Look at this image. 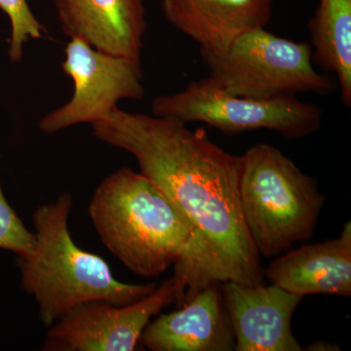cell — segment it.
<instances>
[{
    "mask_svg": "<svg viewBox=\"0 0 351 351\" xmlns=\"http://www.w3.org/2000/svg\"><path fill=\"white\" fill-rule=\"evenodd\" d=\"M91 125L98 140L135 157L141 174L162 189L193 225L191 239L174 265L178 307L212 284L265 285L240 203L241 156L219 147L202 129L191 131L173 117L117 108Z\"/></svg>",
    "mask_w": 351,
    "mask_h": 351,
    "instance_id": "1",
    "label": "cell"
},
{
    "mask_svg": "<svg viewBox=\"0 0 351 351\" xmlns=\"http://www.w3.org/2000/svg\"><path fill=\"white\" fill-rule=\"evenodd\" d=\"M71 193L40 205L32 213L36 246L19 258L21 286L34 298L38 317L50 327L84 302L104 300L126 306L156 290V283L129 284L117 280L100 256L82 250L69 230L73 208Z\"/></svg>",
    "mask_w": 351,
    "mask_h": 351,
    "instance_id": "2",
    "label": "cell"
},
{
    "mask_svg": "<svg viewBox=\"0 0 351 351\" xmlns=\"http://www.w3.org/2000/svg\"><path fill=\"white\" fill-rule=\"evenodd\" d=\"M88 212L108 250L145 278L161 276L174 265L193 234V225L174 201L129 167L101 182Z\"/></svg>",
    "mask_w": 351,
    "mask_h": 351,
    "instance_id": "3",
    "label": "cell"
},
{
    "mask_svg": "<svg viewBox=\"0 0 351 351\" xmlns=\"http://www.w3.org/2000/svg\"><path fill=\"white\" fill-rule=\"evenodd\" d=\"M239 196L245 225L265 258L311 239L325 203L317 181L265 143L241 156Z\"/></svg>",
    "mask_w": 351,
    "mask_h": 351,
    "instance_id": "4",
    "label": "cell"
},
{
    "mask_svg": "<svg viewBox=\"0 0 351 351\" xmlns=\"http://www.w3.org/2000/svg\"><path fill=\"white\" fill-rule=\"evenodd\" d=\"M208 77L226 93L246 98L276 99L299 93L326 95L338 88L335 76L314 69L313 47L267 32H247L225 52L200 51Z\"/></svg>",
    "mask_w": 351,
    "mask_h": 351,
    "instance_id": "5",
    "label": "cell"
},
{
    "mask_svg": "<svg viewBox=\"0 0 351 351\" xmlns=\"http://www.w3.org/2000/svg\"><path fill=\"white\" fill-rule=\"evenodd\" d=\"M156 117L201 122L228 136L244 132L274 131L290 140L308 137L321 128L322 110L295 96L276 99L246 98L221 90L209 77L189 83L181 92L154 99Z\"/></svg>",
    "mask_w": 351,
    "mask_h": 351,
    "instance_id": "6",
    "label": "cell"
},
{
    "mask_svg": "<svg viewBox=\"0 0 351 351\" xmlns=\"http://www.w3.org/2000/svg\"><path fill=\"white\" fill-rule=\"evenodd\" d=\"M64 73L73 83L71 100L39 121V130L54 134L82 123L92 124L112 112L122 100H141L145 88L141 64L96 49L71 38L64 50Z\"/></svg>",
    "mask_w": 351,
    "mask_h": 351,
    "instance_id": "7",
    "label": "cell"
},
{
    "mask_svg": "<svg viewBox=\"0 0 351 351\" xmlns=\"http://www.w3.org/2000/svg\"><path fill=\"white\" fill-rule=\"evenodd\" d=\"M174 279L126 306L98 300L84 302L49 327L45 351H133L154 316L174 304Z\"/></svg>",
    "mask_w": 351,
    "mask_h": 351,
    "instance_id": "8",
    "label": "cell"
},
{
    "mask_svg": "<svg viewBox=\"0 0 351 351\" xmlns=\"http://www.w3.org/2000/svg\"><path fill=\"white\" fill-rule=\"evenodd\" d=\"M237 351L304 350L292 330L302 298L278 286L219 283Z\"/></svg>",
    "mask_w": 351,
    "mask_h": 351,
    "instance_id": "9",
    "label": "cell"
},
{
    "mask_svg": "<svg viewBox=\"0 0 351 351\" xmlns=\"http://www.w3.org/2000/svg\"><path fill=\"white\" fill-rule=\"evenodd\" d=\"M55 5L69 38L141 64L147 27L143 0H55Z\"/></svg>",
    "mask_w": 351,
    "mask_h": 351,
    "instance_id": "10",
    "label": "cell"
},
{
    "mask_svg": "<svg viewBox=\"0 0 351 351\" xmlns=\"http://www.w3.org/2000/svg\"><path fill=\"white\" fill-rule=\"evenodd\" d=\"M140 343L152 351L235 350L219 284L208 286L177 311L149 322Z\"/></svg>",
    "mask_w": 351,
    "mask_h": 351,
    "instance_id": "11",
    "label": "cell"
},
{
    "mask_svg": "<svg viewBox=\"0 0 351 351\" xmlns=\"http://www.w3.org/2000/svg\"><path fill=\"white\" fill-rule=\"evenodd\" d=\"M274 0H162L166 19L205 52H225L247 32L267 27Z\"/></svg>",
    "mask_w": 351,
    "mask_h": 351,
    "instance_id": "12",
    "label": "cell"
},
{
    "mask_svg": "<svg viewBox=\"0 0 351 351\" xmlns=\"http://www.w3.org/2000/svg\"><path fill=\"white\" fill-rule=\"evenodd\" d=\"M270 283L301 298L351 295V221L338 237L304 245L274 261L263 270Z\"/></svg>",
    "mask_w": 351,
    "mask_h": 351,
    "instance_id": "13",
    "label": "cell"
},
{
    "mask_svg": "<svg viewBox=\"0 0 351 351\" xmlns=\"http://www.w3.org/2000/svg\"><path fill=\"white\" fill-rule=\"evenodd\" d=\"M307 29L313 62L336 77L341 99L351 107V0H320Z\"/></svg>",
    "mask_w": 351,
    "mask_h": 351,
    "instance_id": "14",
    "label": "cell"
},
{
    "mask_svg": "<svg viewBox=\"0 0 351 351\" xmlns=\"http://www.w3.org/2000/svg\"><path fill=\"white\" fill-rule=\"evenodd\" d=\"M0 9L10 20L9 60L13 64L20 63L25 44L31 39L43 38L45 29L32 12L27 0H0Z\"/></svg>",
    "mask_w": 351,
    "mask_h": 351,
    "instance_id": "15",
    "label": "cell"
},
{
    "mask_svg": "<svg viewBox=\"0 0 351 351\" xmlns=\"http://www.w3.org/2000/svg\"><path fill=\"white\" fill-rule=\"evenodd\" d=\"M36 246V233L31 232L7 201L0 184V249L29 257Z\"/></svg>",
    "mask_w": 351,
    "mask_h": 351,
    "instance_id": "16",
    "label": "cell"
},
{
    "mask_svg": "<svg viewBox=\"0 0 351 351\" xmlns=\"http://www.w3.org/2000/svg\"><path fill=\"white\" fill-rule=\"evenodd\" d=\"M306 350L309 351H339L341 350V348L339 346L328 343V341H320L311 343V346H307Z\"/></svg>",
    "mask_w": 351,
    "mask_h": 351,
    "instance_id": "17",
    "label": "cell"
}]
</instances>
